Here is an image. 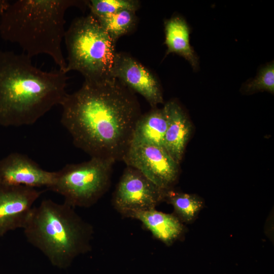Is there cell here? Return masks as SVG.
I'll return each instance as SVG.
<instances>
[{"instance_id": "9a60e30c", "label": "cell", "mask_w": 274, "mask_h": 274, "mask_svg": "<svg viewBox=\"0 0 274 274\" xmlns=\"http://www.w3.org/2000/svg\"><path fill=\"white\" fill-rule=\"evenodd\" d=\"M167 121V113L164 106L161 109L151 108L139 117L134 127L132 140L146 142L163 147Z\"/></svg>"}, {"instance_id": "5b68a950", "label": "cell", "mask_w": 274, "mask_h": 274, "mask_svg": "<svg viewBox=\"0 0 274 274\" xmlns=\"http://www.w3.org/2000/svg\"><path fill=\"white\" fill-rule=\"evenodd\" d=\"M67 52L65 72H79L84 81H98L111 76L115 44L96 18L89 13L75 18L64 37Z\"/></svg>"}, {"instance_id": "8992f818", "label": "cell", "mask_w": 274, "mask_h": 274, "mask_svg": "<svg viewBox=\"0 0 274 274\" xmlns=\"http://www.w3.org/2000/svg\"><path fill=\"white\" fill-rule=\"evenodd\" d=\"M115 162L91 157L81 163L66 164L56 172L55 182L49 190L62 195L64 202L74 208L90 207L108 191Z\"/></svg>"}, {"instance_id": "ffe728a7", "label": "cell", "mask_w": 274, "mask_h": 274, "mask_svg": "<svg viewBox=\"0 0 274 274\" xmlns=\"http://www.w3.org/2000/svg\"><path fill=\"white\" fill-rule=\"evenodd\" d=\"M11 2L6 0H0V16L6 11Z\"/></svg>"}, {"instance_id": "30bf717a", "label": "cell", "mask_w": 274, "mask_h": 274, "mask_svg": "<svg viewBox=\"0 0 274 274\" xmlns=\"http://www.w3.org/2000/svg\"><path fill=\"white\" fill-rule=\"evenodd\" d=\"M42 191L36 188L0 182V237L9 231L23 228Z\"/></svg>"}, {"instance_id": "8fae6325", "label": "cell", "mask_w": 274, "mask_h": 274, "mask_svg": "<svg viewBox=\"0 0 274 274\" xmlns=\"http://www.w3.org/2000/svg\"><path fill=\"white\" fill-rule=\"evenodd\" d=\"M56 172L46 170L27 155L10 153L0 160V182L6 184L37 188L53 185Z\"/></svg>"}, {"instance_id": "ac0fdd59", "label": "cell", "mask_w": 274, "mask_h": 274, "mask_svg": "<svg viewBox=\"0 0 274 274\" xmlns=\"http://www.w3.org/2000/svg\"><path fill=\"white\" fill-rule=\"evenodd\" d=\"M87 7L94 16L116 13L122 10L136 11L140 2L136 0H90L87 1Z\"/></svg>"}, {"instance_id": "2e32d148", "label": "cell", "mask_w": 274, "mask_h": 274, "mask_svg": "<svg viewBox=\"0 0 274 274\" xmlns=\"http://www.w3.org/2000/svg\"><path fill=\"white\" fill-rule=\"evenodd\" d=\"M135 11L122 10L116 13L94 16L103 28L116 43L122 36L128 34L137 22Z\"/></svg>"}, {"instance_id": "52a82bcc", "label": "cell", "mask_w": 274, "mask_h": 274, "mask_svg": "<svg viewBox=\"0 0 274 274\" xmlns=\"http://www.w3.org/2000/svg\"><path fill=\"white\" fill-rule=\"evenodd\" d=\"M122 161L165 190L170 189L179 176V164L164 148L146 142L132 140Z\"/></svg>"}, {"instance_id": "7a4b0ae2", "label": "cell", "mask_w": 274, "mask_h": 274, "mask_svg": "<svg viewBox=\"0 0 274 274\" xmlns=\"http://www.w3.org/2000/svg\"><path fill=\"white\" fill-rule=\"evenodd\" d=\"M67 74L47 72L23 53L0 51V125H32L67 94Z\"/></svg>"}, {"instance_id": "7c38bea8", "label": "cell", "mask_w": 274, "mask_h": 274, "mask_svg": "<svg viewBox=\"0 0 274 274\" xmlns=\"http://www.w3.org/2000/svg\"><path fill=\"white\" fill-rule=\"evenodd\" d=\"M167 113V126L163 147L178 164L181 162L186 146L192 132V125L185 112L176 100L164 104Z\"/></svg>"}, {"instance_id": "277c9868", "label": "cell", "mask_w": 274, "mask_h": 274, "mask_svg": "<svg viewBox=\"0 0 274 274\" xmlns=\"http://www.w3.org/2000/svg\"><path fill=\"white\" fill-rule=\"evenodd\" d=\"M65 202L44 199L32 209L23 228L27 241L52 264L66 268L91 250L93 228Z\"/></svg>"}, {"instance_id": "d6986e66", "label": "cell", "mask_w": 274, "mask_h": 274, "mask_svg": "<svg viewBox=\"0 0 274 274\" xmlns=\"http://www.w3.org/2000/svg\"><path fill=\"white\" fill-rule=\"evenodd\" d=\"M247 93L266 91L274 92V64L267 63L258 71L256 76L246 82L243 87Z\"/></svg>"}, {"instance_id": "3957f363", "label": "cell", "mask_w": 274, "mask_h": 274, "mask_svg": "<svg viewBox=\"0 0 274 274\" xmlns=\"http://www.w3.org/2000/svg\"><path fill=\"white\" fill-rule=\"evenodd\" d=\"M87 7V1L18 0L1 16L0 36L19 45L29 57L49 56L59 70L66 73L62 50L65 15L68 9ZM67 74V73H66Z\"/></svg>"}, {"instance_id": "4fadbf2b", "label": "cell", "mask_w": 274, "mask_h": 274, "mask_svg": "<svg viewBox=\"0 0 274 274\" xmlns=\"http://www.w3.org/2000/svg\"><path fill=\"white\" fill-rule=\"evenodd\" d=\"M125 217L139 220L154 237L167 245L177 239L183 231L182 222L175 215L155 209L132 212Z\"/></svg>"}, {"instance_id": "6da1fadb", "label": "cell", "mask_w": 274, "mask_h": 274, "mask_svg": "<svg viewBox=\"0 0 274 274\" xmlns=\"http://www.w3.org/2000/svg\"><path fill=\"white\" fill-rule=\"evenodd\" d=\"M74 145L91 157L122 160L142 114L135 93L118 80L84 81L60 105Z\"/></svg>"}, {"instance_id": "9c48e42d", "label": "cell", "mask_w": 274, "mask_h": 274, "mask_svg": "<svg viewBox=\"0 0 274 274\" xmlns=\"http://www.w3.org/2000/svg\"><path fill=\"white\" fill-rule=\"evenodd\" d=\"M111 76L142 95L152 108L163 103L161 87L156 77L129 54L116 52Z\"/></svg>"}, {"instance_id": "ba28073f", "label": "cell", "mask_w": 274, "mask_h": 274, "mask_svg": "<svg viewBox=\"0 0 274 274\" xmlns=\"http://www.w3.org/2000/svg\"><path fill=\"white\" fill-rule=\"evenodd\" d=\"M167 191L156 186L136 169L127 166L114 192L112 203L125 217L132 212L155 209L165 199Z\"/></svg>"}, {"instance_id": "e0dca14e", "label": "cell", "mask_w": 274, "mask_h": 274, "mask_svg": "<svg viewBox=\"0 0 274 274\" xmlns=\"http://www.w3.org/2000/svg\"><path fill=\"white\" fill-rule=\"evenodd\" d=\"M165 199L172 205L175 215L186 223L192 222L203 208V201L196 195L171 189L166 191Z\"/></svg>"}, {"instance_id": "5bb4252c", "label": "cell", "mask_w": 274, "mask_h": 274, "mask_svg": "<svg viewBox=\"0 0 274 274\" xmlns=\"http://www.w3.org/2000/svg\"><path fill=\"white\" fill-rule=\"evenodd\" d=\"M167 50L165 56L175 53L187 60L194 71L199 67L198 57L190 44L191 29L185 19L176 15L164 22Z\"/></svg>"}]
</instances>
